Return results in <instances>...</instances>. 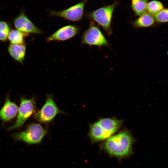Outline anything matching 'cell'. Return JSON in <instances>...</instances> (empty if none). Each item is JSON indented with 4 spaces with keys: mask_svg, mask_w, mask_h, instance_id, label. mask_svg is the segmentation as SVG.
I'll return each mask as SVG.
<instances>
[{
    "mask_svg": "<svg viewBox=\"0 0 168 168\" xmlns=\"http://www.w3.org/2000/svg\"><path fill=\"white\" fill-rule=\"evenodd\" d=\"M134 142L131 132L125 128L117 134L107 139L101 146L110 156L124 158L133 153L132 146Z\"/></svg>",
    "mask_w": 168,
    "mask_h": 168,
    "instance_id": "6da1fadb",
    "label": "cell"
},
{
    "mask_svg": "<svg viewBox=\"0 0 168 168\" xmlns=\"http://www.w3.org/2000/svg\"><path fill=\"white\" fill-rule=\"evenodd\" d=\"M123 120L114 117L101 118L89 124L88 136L93 142L106 140L121 127Z\"/></svg>",
    "mask_w": 168,
    "mask_h": 168,
    "instance_id": "7a4b0ae2",
    "label": "cell"
},
{
    "mask_svg": "<svg viewBox=\"0 0 168 168\" xmlns=\"http://www.w3.org/2000/svg\"><path fill=\"white\" fill-rule=\"evenodd\" d=\"M48 130L41 124L34 123L30 124L24 131L14 134L16 140L24 142L28 144L40 143L47 134Z\"/></svg>",
    "mask_w": 168,
    "mask_h": 168,
    "instance_id": "3957f363",
    "label": "cell"
},
{
    "mask_svg": "<svg viewBox=\"0 0 168 168\" xmlns=\"http://www.w3.org/2000/svg\"><path fill=\"white\" fill-rule=\"evenodd\" d=\"M114 3L98 8L91 12L89 16L93 21H96L109 35L112 33L111 23L113 13L116 6Z\"/></svg>",
    "mask_w": 168,
    "mask_h": 168,
    "instance_id": "277c9868",
    "label": "cell"
},
{
    "mask_svg": "<svg viewBox=\"0 0 168 168\" xmlns=\"http://www.w3.org/2000/svg\"><path fill=\"white\" fill-rule=\"evenodd\" d=\"M64 113L57 106L53 95H48L43 107L35 114L34 117L40 123L46 124L52 121L58 114Z\"/></svg>",
    "mask_w": 168,
    "mask_h": 168,
    "instance_id": "5b68a950",
    "label": "cell"
},
{
    "mask_svg": "<svg viewBox=\"0 0 168 168\" xmlns=\"http://www.w3.org/2000/svg\"><path fill=\"white\" fill-rule=\"evenodd\" d=\"M82 43L84 44L98 46L109 47V43L100 29L90 21L89 28L84 33L82 37Z\"/></svg>",
    "mask_w": 168,
    "mask_h": 168,
    "instance_id": "8992f818",
    "label": "cell"
},
{
    "mask_svg": "<svg viewBox=\"0 0 168 168\" xmlns=\"http://www.w3.org/2000/svg\"><path fill=\"white\" fill-rule=\"evenodd\" d=\"M88 0H83L79 3L63 10H49V15L61 17L72 21H77L82 18L84 8Z\"/></svg>",
    "mask_w": 168,
    "mask_h": 168,
    "instance_id": "52a82bcc",
    "label": "cell"
},
{
    "mask_svg": "<svg viewBox=\"0 0 168 168\" xmlns=\"http://www.w3.org/2000/svg\"><path fill=\"white\" fill-rule=\"evenodd\" d=\"M35 99L34 97L27 99L22 98L18 109V114L14 124L8 128V130L19 128L35 112Z\"/></svg>",
    "mask_w": 168,
    "mask_h": 168,
    "instance_id": "ba28073f",
    "label": "cell"
},
{
    "mask_svg": "<svg viewBox=\"0 0 168 168\" xmlns=\"http://www.w3.org/2000/svg\"><path fill=\"white\" fill-rule=\"evenodd\" d=\"M13 22L17 30L27 35L30 33L40 35L43 33L28 18L24 10L14 19Z\"/></svg>",
    "mask_w": 168,
    "mask_h": 168,
    "instance_id": "9c48e42d",
    "label": "cell"
},
{
    "mask_svg": "<svg viewBox=\"0 0 168 168\" xmlns=\"http://www.w3.org/2000/svg\"><path fill=\"white\" fill-rule=\"evenodd\" d=\"M79 28L74 25H68L59 29L46 38L47 42L54 41H63L76 35Z\"/></svg>",
    "mask_w": 168,
    "mask_h": 168,
    "instance_id": "30bf717a",
    "label": "cell"
},
{
    "mask_svg": "<svg viewBox=\"0 0 168 168\" xmlns=\"http://www.w3.org/2000/svg\"><path fill=\"white\" fill-rule=\"evenodd\" d=\"M18 107L7 97L5 102L0 110V118L4 121L13 118L17 114Z\"/></svg>",
    "mask_w": 168,
    "mask_h": 168,
    "instance_id": "8fae6325",
    "label": "cell"
},
{
    "mask_svg": "<svg viewBox=\"0 0 168 168\" xmlns=\"http://www.w3.org/2000/svg\"><path fill=\"white\" fill-rule=\"evenodd\" d=\"M8 51L13 58L21 63H23L26 51L25 44H11L8 46Z\"/></svg>",
    "mask_w": 168,
    "mask_h": 168,
    "instance_id": "7c38bea8",
    "label": "cell"
},
{
    "mask_svg": "<svg viewBox=\"0 0 168 168\" xmlns=\"http://www.w3.org/2000/svg\"><path fill=\"white\" fill-rule=\"evenodd\" d=\"M155 21L154 16L148 13H146L140 16L133 22L136 28L147 27L152 26Z\"/></svg>",
    "mask_w": 168,
    "mask_h": 168,
    "instance_id": "4fadbf2b",
    "label": "cell"
},
{
    "mask_svg": "<svg viewBox=\"0 0 168 168\" xmlns=\"http://www.w3.org/2000/svg\"><path fill=\"white\" fill-rule=\"evenodd\" d=\"M148 0H131V7L135 14L140 16L146 13Z\"/></svg>",
    "mask_w": 168,
    "mask_h": 168,
    "instance_id": "5bb4252c",
    "label": "cell"
},
{
    "mask_svg": "<svg viewBox=\"0 0 168 168\" xmlns=\"http://www.w3.org/2000/svg\"><path fill=\"white\" fill-rule=\"evenodd\" d=\"M27 36L17 30L13 29L10 31L7 39L11 44H24L25 37Z\"/></svg>",
    "mask_w": 168,
    "mask_h": 168,
    "instance_id": "9a60e30c",
    "label": "cell"
},
{
    "mask_svg": "<svg viewBox=\"0 0 168 168\" xmlns=\"http://www.w3.org/2000/svg\"><path fill=\"white\" fill-rule=\"evenodd\" d=\"M164 9L162 4L160 1L153 0L147 3V11L151 15L155 16Z\"/></svg>",
    "mask_w": 168,
    "mask_h": 168,
    "instance_id": "2e32d148",
    "label": "cell"
},
{
    "mask_svg": "<svg viewBox=\"0 0 168 168\" xmlns=\"http://www.w3.org/2000/svg\"><path fill=\"white\" fill-rule=\"evenodd\" d=\"M10 29L7 22L0 20V40L4 41L7 40L10 31Z\"/></svg>",
    "mask_w": 168,
    "mask_h": 168,
    "instance_id": "e0dca14e",
    "label": "cell"
},
{
    "mask_svg": "<svg viewBox=\"0 0 168 168\" xmlns=\"http://www.w3.org/2000/svg\"><path fill=\"white\" fill-rule=\"evenodd\" d=\"M155 21L160 23L168 22V8L163 9L154 16Z\"/></svg>",
    "mask_w": 168,
    "mask_h": 168,
    "instance_id": "ac0fdd59",
    "label": "cell"
},
{
    "mask_svg": "<svg viewBox=\"0 0 168 168\" xmlns=\"http://www.w3.org/2000/svg\"><path fill=\"white\" fill-rule=\"evenodd\" d=\"M167 55L168 56V51L167 52Z\"/></svg>",
    "mask_w": 168,
    "mask_h": 168,
    "instance_id": "d6986e66",
    "label": "cell"
}]
</instances>
